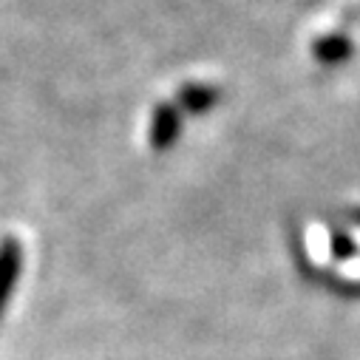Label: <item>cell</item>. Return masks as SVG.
<instances>
[{
  "mask_svg": "<svg viewBox=\"0 0 360 360\" xmlns=\"http://www.w3.org/2000/svg\"><path fill=\"white\" fill-rule=\"evenodd\" d=\"M20 269H23V247L18 238L6 236L0 241V315L6 312L9 298L15 295Z\"/></svg>",
  "mask_w": 360,
  "mask_h": 360,
  "instance_id": "1",
  "label": "cell"
},
{
  "mask_svg": "<svg viewBox=\"0 0 360 360\" xmlns=\"http://www.w3.org/2000/svg\"><path fill=\"white\" fill-rule=\"evenodd\" d=\"M179 136V114L167 105H162L153 114V125H150V145L156 150H167Z\"/></svg>",
  "mask_w": 360,
  "mask_h": 360,
  "instance_id": "2",
  "label": "cell"
}]
</instances>
